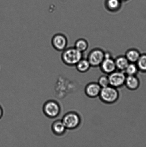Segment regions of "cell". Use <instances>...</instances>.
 I'll list each match as a JSON object with an SVG mask.
<instances>
[{
	"instance_id": "cell-14",
	"label": "cell",
	"mask_w": 146,
	"mask_h": 147,
	"mask_svg": "<svg viewBox=\"0 0 146 147\" xmlns=\"http://www.w3.org/2000/svg\"><path fill=\"white\" fill-rule=\"evenodd\" d=\"M141 55L140 52L137 49L131 48L127 50L124 55L129 63H136Z\"/></svg>"
},
{
	"instance_id": "cell-15",
	"label": "cell",
	"mask_w": 146,
	"mask_h": 147,
	"mask_svg": "<svg viewBox=\"0 0 146 147\" xmlns=\"http://www.w3.org/2000/svg\"><path fill=\"white\" fill-rule=\"evenodd\" d=\"M77 71L81 73H85L88 71L91 67L87 59H81L75 66Z\"/></svg>"
},
{
	"instance_id": "cell-18",
	"label": "cell",
	"mask_w": 146,
	"mask_h": 147,
	"mask_svg": "<svg viewBox=\"0 0 146 147\" xmlns=\"http://www.w3.org/2000/svg\"><path fill=\"white\" fill-rule=\"evenodd\" d=\"M136 63L139 71L146 73V54H141Z\"/></svg>"
},
{
	"instance_id": "cell-11",
	"label": "cell",
	"mask_w": 146,
	"mask_h": 147,
	"mask_svg": "<svg viewBox=\"0 0 146 147\" xmlns=\"http://www.w3.org/2000/svg\"><path fill=\"white\" fill-rule=\"evenodd\" d=\"M129 90H135L139 88L140 81L136 76H127L125 84Z\"/></svg>"
},
{
	"instance_id": "cell-9",
	"label": "cell",
	"mask_w": 146,
	"mask_h": 147,
	"mask_svg": "<svg viewBox=\"0 0 146 147\" xmlns=\"http://www.w3.org/2000/svg\"><path fill=\"white\" fill-rule=\"evenodd\" d=\"M99 67L101 71L106 75H109L117 70L115 60L111 57L105 58Z\"/></svg>"
},
{
	"instance_id": "cell-5",
	"label": "cell",
	"mask_w": 146,
	"mask_h": 147,
	"mask_svg": "<svg viewBox=\"0 0 146 147\" xmlns=\"http://www.w3.org/2000/svg\"><path fill=\"white\" fill-rule=\"evenodd\" d=\"M105 51L102 49L95 48L90 51L87 57V59L91 67H99L104 59Z\"/></svg>"
},
{
	"instance_id": "cell-1",
	"label": "cell",
	"mask_w": 146,
	"mask_h": 147,
	"mask_svg": "<svg viewBox=\"0 0 146 147\" xmlns=\"http://www.w3.org/2000/svg\"><path fill=\"white\" fill-rule=\"evenodd\" d=\"M62 52L61 60L64 64L69 67L75 66L83 58V53L74 47H67Z\"/></svg>"
},
{
	"instance_id": "cell-12",
	"label": "cell",
	"mask_w": 146,
	"mask_h": 147,
	"mask_svg": "<svg viewBox=\"0 0 146 147\" xmlns=\"http://www.w3.org/2000/svg\"><path fill=\"white\" fill-rule=\"evenodd\" d=\"M122 5V2L120 0H106L105 7L106 9L111 12L119 11Z\"/></svg>"
},
{
	"instance_id": "cell-19",
	"label": "cell",
	"mask_w": 146,
	"mask_h": 147,
	"mask_svg": "<svg viewBox=\"0 0 146 147\" xmlns=\"http://www.w3.org/2000/svg\"><path fill=\"white\" fill-rule=\"evenodd\" d=\"M98 83L101 88L107 87L110 86L109 79L108 76L105 75H102L99 78Z\"/></svg>"
},
{
	"instance_id": "cell-6",
	"label": "cell",
	"mask_w": 146,
	"mask_h": 147,
	"mask_svg": "<svg viewBox=\"0 0 146 147\" xmlns=\"http://www.w3.org/2000/svg\"><path fill=\"white\" fill-rule=\"evenodd\" d=\"M109 79L110 86L117 88L122 87L125 84L127 75L124 71H114L108 75Z\"/></svg>"
},
{
	"instance_id": "cell-7",
	"label": "cell",
	"mask_w": 146,
	"mask_h": 147,
	"mask_svg": "<svg viewBox=\"0 0 146 147\" xmlns=\"http://www.w3.org/2000/svg\"><path fill=\"white\" fill-rule=\"evenodd\" d=\"M51 45L55 50L63 51L67 48L68 40L66 36L61 33H58L53 37L51 41Z\"/></svg>"
},
{
	"instance_id": "cell-3",
	"label": "cell",
	"mask_w": 146,
	"mask_h": 147,
	"mask_svg": "<svg viewBox=\"0 0 146 147\" xmlns=\"http://www.w3.org/2000/svg\"><path fill=\"white\" fill-rule=\"evenodd\" d=\"M63 123L69 130H74L79 126L81 123V118L80 115L75 111L67 112L61 119Z\"/></svg>"
},
{
	"instance_id": "cell-2",
	"label": "cell",
	"mask_w": 146,
	"mask_h": 147,
	"mask_svg": "<svg viewBox=\"0 0 146 147\" xmlns=\"http://www.w3.org/2000/svg\"><path fill=\"white\" fill-rule=\"evenodd\" d=\"M99 96L103 103L113 104L118 100L119 93L117 88L109 86L101 88Z\"/></svg>"
},
{
	"instance_id": "cell-4",
	"label": "cell",
	"mask_w": 146,
	"mask_h": 147,
	"mask_svg": "<svg viewBox=\"0 0 146 147\" xmlns=\"http://www.w3.org/2000/svg\"><path fill=\"white\" fill-rule=\"evenodd\" d=\"M61 111L59 103L53 99L47 100L43 107V111L44 114L50 119L58 117L61 113Z\"/></svg>"
},
{
	"instance_id": "cell-16",
	"label": "cell",
	"mask_w": 146,
	"mask_h": 147,
	"mask_svg": "<svg viewBox=\"0 0 146 147\" xmlns=\"http://www.w3.org/2000/svg\"><path fill=\"white\" fill-rule=\"evenodd\" d=\"M74 47L79 51L83 53L88 50L89 43L85 39L79 38L75 41Z\"/></svg>"
},
{
	"instance_id": "cell-8",
	"label": "cell",
	"mask_w": 146,
	"mask_h": 147,
	"mask_svg": "<svg viewBox=\"0 0 146 147\" xmlns=\"http://www.w3.org/2000/svg\"><path fill=\"white\" fill-rule=\"evenodd\" d=\"M101 88L98 82H91L85 86L84 92L88 97L94 98L99 96Z\"/></svg>"
},
{
	"instance_id": "cell-17",
	"label": "cell",
	"mask_w": 146,
	"mask_h": 147,
	"mask_svg": "<svg viewBox=\"0 0 146 147\" xmlns=\"http://www.w3.org/2000/svg\"><path fill=\"white\" fill-rule=\"evenodd\" d=\"M139 71L136 63H130L124 72L127 76H136Z\"/></svg>"
},
{
	"instance_id": "cell-10",
	"label": "cell",
	"mask_w": 146,
	"mask_h": 147,
	"mask_svg": "<svg viewBox=\"0 0 146 147\" xmlns=\"http://www.w3.org/2000/svg\"><path fill=\"white\" fill-rule=\"evenodd\" d=\"M51 129L54 135L59 136L65 134L67 130L61 119H58L53 122Z\"/></svg>"
},
{
	"instance_id": "cell-21",
	"label": "cell",
	"mask_w": 146,
	"mask_h": 147,
	"mask_svg": "<svg viewBox=\"0 0 146 147\" xmlns=\"http://www.w3.org/2000/svg\"><path fill=\"white\" fill-rule=\"evenodd\" d=\"M120 1H121V2H122L123 1H127V0H120Z\"/></svg>"
},
{
	"instance_id": "cell-13",
	"label": "cell",
	"mask_w": 146,
	"mask_h": 147,
	"mask_svg": "<svg viewBox=\"0 0 146 147\" xmlns=\"http://www.w3.org/2000/svg\"><path fill=\"white\" fill-rule=\"evenodd\" d=\"M114 60L117 70L124 72L130 63L125 55L118 56Z\"/></svg>"
},
{
	"instance_id": "cell-20",
	"label": "cell",
	"mask_w": 146,
	"mask_h": 147,
	"mask_svg": "<svg viewBox=\"0 0 146 147\" xmlns=\"http://www.w3.org/2000/svg\"><path fill=\"white\" fill-rule=\"evenodd\" d=\"M3 114V109L2 107L0 105V119L2 118Z\"/></svg>"
}]
</instances>
